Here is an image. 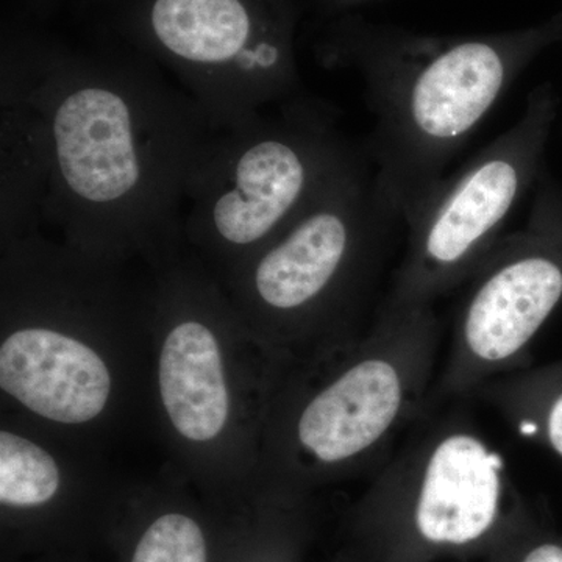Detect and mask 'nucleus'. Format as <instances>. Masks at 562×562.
<instances>
[{
  "label": "nucleus",
  "instance_id": "nucleus-1",
  "mask_svg": "<svg viewBox=\"0 0 562 562\" xmlns=\"http://www.w3.org/2000/svg\"><path fill=\"white\" fill-rule=\"evenodd\" d=\"M0 58V91L38 124L44 217L91 250L183 227L191 181L217 131L160 66L111 40L77 49L25 20L3 24Z\"/></svg>",
  "mask_w": 562,
  "mask_h": 562
},
{
  "label": "nucleus",
  "instance_id": "nucleus-2",
  "mask_svg": "<svg viewBox=\"0 0 562 562\" xmlns=\"http://www.w3.org/2000/svg\"><path fill=\"white\" fill-rule=\"evenodd\" d=\"M562 41V10L517 31L430 35L357 11L322 22L328 69H353L375 127L364 151L383 202L405 222L443 180L458 151L541 52Z\"/></svg>",
  "mask_w": 562,
  "mask_h": 562
},
{
  "label": "nucleus",
  "instance_id": "nucleus-3",
  "mask_svg": "<svg viewBox=\"0 0 562 562\" xmlns=\"http://www.w3.org/2000/svg\"><path fill=\"white\" fill-rule=\"evenodd\" d=\"M420 422L362 501V562L484 560L531 506L468 414Z\"/></svg>",
  "mask_w": 562,
  "mask_h": 562
},
{
  "label": "nucleus",
  "instance_id": "nucleus-4",
  "mask_svg": "<svg viewBox=\"0 0 562 562\" xmlns=\"http://www.w3.org/2000/svg\"><path fill=\"white\" fill-rule=\"evenodd\" d=\"M109 38L171 70L216 131L303 94V0H90Z\"/></svg>",
  "mask_w": 562,
  "mask_h": 562
},
{
  "label": "nucleus",
  "instance_id": "nucleus-5",
  "mask_svg": "<svg viewBox=\"0 0 562 562\" xmlns=\"http://www.w3.org/2000/svg\"><path fill=\"white\" fill-rule=\"evenodd\" d=\"M328 103L306 95L217 131L188 191L183 227L231 254H255L360 160Z\"/></svg>",
  "mask_w": 562,
  "mask_h": 562
},
{
  "label": "nucleus",
  "instance_id": "nucleus-6",
  "mask_svg": "<svg viewBox=\"0 0 562 562\" xmlns=\"http://www.w3.org/2000/svg\"><path fill=\"white\" fill-rule=\"evenodd\" d=\"M558 105L552 85L535 88L520 120L460 171L443 177L405 221L408 244L384 305H432L472 279L546 172Z\"/></svg>",
  "mask_w": 562,
  "mask_h": 562
},
{
  "label": "nucleus",
  "instance_id": "nucleus-7",
  "mask_svg": "<svg viewBox=\"0 0 562 562\" xmlns=\"http://www.w3.org/2000/svg\"><path fill=\"white\" fill-rule=\"evenodd\" d=\"M527 224L473 273L427 414L528 368L532 342L562 305V183L543 172Z\"/></svg>",
  "mask_w": 562,
  "mask_h": 562
},
{
  "label": "nucleus",
  "instance_id": "nucleus-8",
  "mask_svg": "<svg viewBox=\"0 0 562 562\" xmlns=\"http://www.w3.org/2000/svg\"><path fill=\"white\" fill-rule=\"evenodd\" d=\"M401 217L380 198L368 155L251 257L254 302L286 327H319L369 294Z\"/></svg>",
  "mask_w": 562,
  "mask_h": 562
},
{
  "label": "nucleus",
  "instance_id": "nucleus-9",
  "mask_svg": "<svg viewBox=\"0 0 562 562\" xmlns=\"http://www.w3.org/2000/svg\"><path fill=\"white\" fill-rule=\"evenodd\" d=\"M441 322L432 305L380 306L353 357L303 403L294 439L322 468L383 462L424 419L436 382Z\"/></svg>",
  "mask_w": 562,
  "mask_h": 562
},
{
  "label": "nucleus",
  "instance_id": "nucleus-10",
  "mask_svg": "<svg viewBox=\"0 0 562 562\" xmlns=\"http://www.w3.org/2000/svg\"><path fill=\"white\" fill-rule=\"evenodd\" d=\"M0 386L38 416L83 424L105 408L111 380L87 344L52 328L27 327L2 344Z\"/></svg>",
  "mask_w": 562,
  "mask_h": 562
},
{
  "label": "nucleus",
  "instance_id": "nucleus-11",
  "mask_svg": "<svg viewBox=\"0 0 562 562\" xmlns=\"http://www.w3.org/2000/svg\"><path fill=\"white\" fill-rule=\"evenodd\" d=\"M160 392L173 427L190 441H211L228 417V391L216 336L188 319L169 331L160 357Z\"/></svg>",
  "mask_w": 562,
  "mask_h": 562
},
{
  "label": "nucleus",
  "instance_id": "nucleus-12",
  "mask_svg": "<svg viewBox=\"0 0 562 562\" xmlns=\"http://www.w3.org/2000/svg\"><path fill=\"white\" fill-rule=\"evenodd\" d=\"M2 125L3 231H20L44 217L47 199V165L40 128L29 106L9 91H0Z\"/></svg>",
  "mask_w": 562,
  "mask_h": 562
},
{
  "label": "nucleus",
  "instance_id": "nucleus-13",
  "mask_svg": "<svg viewBox=\"0 0 562 562\" xmlns=\"http://www.w3.org/2000/svg\"><path fill=\"white\" fill-rule=\"evenodd\" d=\"M471 397L486 402L520 438L562 461V360L506 373Z\"/></svg>",
  "mask_w": 562,
  "mask_h": 562
},
{
  "label": "nucleus",
  "instance_id": "nucleus-14",
  "mask_svg": "<svg viewBox=\"0 0 562 562\" xmlns=\"http://www.w3.org/2000/svg\"><path fill=\"white\" fill-rule=\"evenodd\" d=\"M60 486L57 462L46 450L10 431L0 432V502L38 506Z\"/></svg>",
  "mask_w": 562,
  "mask_h": 562
},
{
  "label": "nucleus",
  "instance_id": "nucleus-15",
  "mask_svg": "<svg viewBox=\"0 0 562 562\" xmlns=\"http://www.w3.org/2000/svg\"><path fill=\"white\" fill-rule=\"evenodd\" d=\"M132 562H206L201 527L183 514H166L144 532Z\"/></svg>",
  "mask_w": 562,
  "mask_h": 562
},
{
  "label": "nucleus",
  "instance_id": "nucleus-16",
  "mask_svg": "<svg viewBox=\"0 0 562 562\" xmlns=\"http://www.w3.org/2000/svg\"><path fill=\"white\" fill-rule=\"evenodd\" d=\"M483 561L562 562V531L547 524L531 508Z\"/></svg>",
  "mask_w": 562,
  "mask_h": 562
},
{
  "label": "nucleus",
  "instance_id": "nucleus-17",
  "mask_svg": "<svg viewBox=\"0 0 562 562\" xmlns=\"http://www.w3.org/2000/svg\"><path fill=\"white\" fill-rule=\"evenodd\" d=\"M369 2H373V0H312L310 7L322 21H327L339 16V14L351 13L358 7Z\"/></svg>",
  "mask_w": 562,
  "mask_h": 562
},
{
  "label": "nucleus",
  "instance_id": "nucleus-18",
  "mask_svg": "<svg viewBox=\"0 0 562 562\" xmlns=\"http://www.w3.org/2000/svg\"><path fill=\"white\" fill-rule=\"evenodd\" d=\"M61 2L63 0H22L24 20H44V18L50 16Z\"/></svg>",
  "mask_w": 562,
  "mask_h": 562
}]
</instances>
